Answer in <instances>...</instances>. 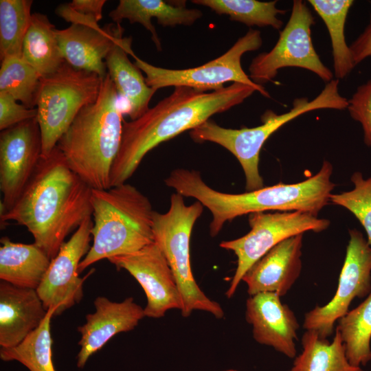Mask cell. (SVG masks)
<instances>
[{
	"label": "cell",
	"mask_w": 371,
	"mask_h": 371,
	"mask_svg": "<svg viewBox=\"0 0 371 371\" xmlns=\"http://www.w3.org/2000/svg\"><path fill=\"white\" fill-rule=\"evenodd\" d=\"M347 109L350 117L361 124L364 142L371 147V79L357 87Z\"/></svg>",
	"instance_id": "cell-33"
},
{
	"label": "cell",
	"mask_w": 371,
	"mask_h": 371,
	"mask_svg": "<svg viewBox=\"0 0 371 371\" xmlns=\"http://www.w3.org/2000/svg\"><path fill=\"white\" fill-rule=\"evenodd\" d=\"M245 319L252 326L258 343L273 348L289 358L296 355L299 323L293 311L272 292L249 295L246 302Z\"/></svg>",
	"instance_id": "cell-17"
},
{
	"label": "cell",
	"mask_w": 371,
	"mask_h": 371,
	"mask_svg": "<svg viewBox=\"0 0 371 371\" xmlns=\"http://www.w3.org/2000/svg\"><path fill=\"white\" fill-rule=\"evenodd\" d=\"M186 1H166L162 0H120L117 7L109 16L116 23L127 19L131 23L142 25L151 34V39L159 52L162 50L158 34L151 20L164 27L192 25L201 18L200 10L188 8Z\"/></svg>",
	"instance_id": "cell-21"
},
{
	"label": "cell",
	"mask_w": 371,
	"mask_h": 371,
	"mask_svg": "<svg viewBox=\"0 0 371 371\" xmlns=\"http://www.w3.org/2000/svg\"><path fill=\"white\" fill-rule=\"evenodd\" d=\"M131 43V36L120 37L106 56L105 64L118 95L127 102L126 113L134 120L149 109L157 91L147 85L141 70L129 60L128 55L134 54Z\"/></svg>",
	"instance_id": "cell-22"
},
{
	"label": "cell",
	"mask_w": 371,
	"mask_h": 371,
	"mask_svg": "<svg viewBox=\"0 0 371 371\" xmlns=\"http://www.w3.org/2000/svg\"><path fill=\"white\" fill-rule=\"evenodd\" d=\"M36 109H29L10 94L0 91L1 131L23 121L36 117Z\"/></svg>",
	"instance_id": "cell-34"
},
{
	"label": "cell",
	"mask_w": 371,
	"mask_h": 371,
	"mask_svg": "<svg viewBox=\"0 0 371 371\" xmlns=\"http://www.w3.org/2000/svg\"><path fill=\"white\" fill-rule=\"evenodd\" d=\"M117 269L127 271L142 287L147 300L145 317L161 318L170 309L183 308V300L170 265L159 245L108 260Z\"/></svg>",
	"instance_id": "cell-15"
},
{
	"label": "cell",
	"mask_w": 371,
	"mask_h": 371,
	"mask_svg": "<svg viewBox=\"0 0 371 371\" xmlns=\"http://www.w3.org/2000/svg\"><path fill=\"white\" fill-rule=\"evenodd\" d=\"M346 355L350 364L366 366L371 360V293L357 307L338 321Z\"/></svg>",
	"instance_id": "cell-27"
},
{
	"label": "cell",
	"mask_w": 371,
	"mask_h": 371,
	"mask_svg": "<svg viewBox=\"0 0 371 371\" xmlns=\"http://www.w3.org/2000/svg\"><path fill=\"white\" fill-rule=\"evenodd\" d=\"M41 77L22 57L1 60L0 91L5 92L29 109H35Z\"/></svg>",
	"instance_id": "cell-31"
},
{
	"label": "cell",
	"mask_w": 371,
	"mask_h": 371,
	"mask_svg": "<svg viewBox=\"0 0 371 371\" xmlns=\"http://www.w3.org/2000/svg\"><path fill=\"white\" fill-rule=\"evenodd\" d=\"M225 371H238V370H234V369H229V370H226Z\"/></svg>",
	"instance_id": "cell-37"
},
{
	"label": "cell",
	"mask_w": 371,
	"mask_h": 371,
	"mask_svg": "<svg viewBox=\"0 0 371 371\" xmlns=\"http://www.w3.org/2000/svg\"><path fill=\"white\" fill-rule=\"evenodd\" d=\"M332 173V164L324 161L317 173L300 183H279L240 194L216 190L204 182L199 172L186 168L174 169L164 181L176 192L194 198L210 211V234L214 237L227 221L245 214L274 210L317 216L328 204L335 187L330 180Z\"/></svg>",
	"instance_id": "cell-3"
},
{
	"label": "cell",
	"mask_w": 371,
	"mask_h": 371,
	"mask_svg": "<svg viewBox=\"0 0 371 371\" xmlns=\"http://www.w3.org/2000/svg\"><path fill=\"white\" fill-rule=\"evenodd\" d=\"M249 224L251 229L247 234L219 245L237 257V267L225 293L227 298L234 295L248 269L271 249L305 232H322L329 227L330 221L301 211L260 212L249 214Z\"/></svg>",
	"instance_id": "cell-11"
},
{
	"label": "cell",
	"mask_w": 371,
	"mask_h": 371,
	"mask_svg": "<svg viewBox=\"0 0 371 371\" xmlns=\"http://www.w3.org/2000/svg\"><path fill=\"white\" fill-rule=\"evenodd\" d=\"M106 0H73L68 3L75 11L94 18L98 22L102 19V9Z\"/></svg>",
	"instance_id": "cell-36"
},
{
	"label": "cell",
	"mask_w": 371,
	"mask_h": 371,
	"mask_svg": "<svg viewBox=\"0 0 371 371\" xmlns=\"http://www.w3.org/2000/svg\"><path fill=\"white\" fill-rule=\"evenodd\" d=\"M0 280L14 286L37 289L49 266L51 259L34 243L0 240Z\"/></svg>",
	"instance_id": "cell-23"
},
{
	"label": "cell",
	"mask_w": 371,
	"mask_h": 371,
	"mask_svg": "<svg viewBox=\"0 0 371 371\" xmlns=\"http://www.w3.org/2000/svg\"><path fill=\"white\" fill-rule=\"evenodd\" d=\"M47 311L36 289L0 282V346H17L43 322Z\"/></svg>",
	"instance_id": "cell-20"
},
{
	"label": "cell",
	"mask_w": 371,
	"mask_h": 371,
	"mask_svg": "<svg viewBox=\"0 0 371 371\" xmlns=\"http://www.w3.org/2000/svg\"><path fill=\"white\" fill-rule=\"evenodd\" d=\"M102 80L98 74L76 69L66 61L55 73L41 78L36 105L41 157L51 154L79 111L97 100Z\"/></svg>",
	"instance_id": "cell-8"
},
{
	"label": "cell",
	"mask_w": 371,
	"mask_h": 371,
	"mask_svg": "<svg viewBox=\"0 0 371 371\" xmlns=\"http://www.w3.org/2000/svg\"><path fill=\"white\" fill-rule=\"evenodd\" d=\"M194 4L209 8L219 15H227L229 19L249 27H268L280 30L283 22L278 15L286 10L276 7L277 1L257 0H192Z\"/></svg>",
	"instance_id": "cell-29"
},
{
	"label": "cell",
	"mask_w": 371,
	"mask_h": 371,
	"mask_svg": "<svg viewBox=\"0 0 371 371\" xmlns=\"http://www.w3.org/2000/svg\"><path fill=\"white\" fill-rule=\"evenodd\" d=\"M315 11L325 23L330 35L335 77L345 78L354 69L352 53L344 34L348 12L352 0H309Z\"/></svg>",
	"instance_id": "cell-26"
},
{
	"label": "cell",
	"mask_w": 371,
	"mask_h": 371,
	"mask_svg": "<svg viewBox=\"0 0 371 371\" xmlns=\"http://www.w3.org/2000/svg\"><path fill=\"white\" fill-rule=\"evenodd\" d=\"M124 30L120 23L106 24L103 27L71 24L65 29H56V36L68 64L94 72L103 79L107 74L105 58Z\"/></svg>",
	"instance_id": "cell-19"
},
{
	"label": "cell",
	"mask_w": 371,
	"mask_h": 371,
	"mask_svg": "<svg viewBox=\"0 0 371 371\" xmlns=\"http://www.w3.org/2000/svg\"><path fill=\"white\" fill-rule=\"evenodd\" d=\"M339 80H332L311 100L306 97L295 98L291 110L282 114L267 110L261 115L262 124L258 126L227 128L208 120L192 129L190 136L196 142L217 144L234 155L243 170L247 191L262 188L264 182L258 164L260 153L265 142L280 127L301 115L319 109H347L348 100L339 93Z\"/></svg>",
	"instance_id": "cell-6"
},
{
	"label": "cell",
	"mask_w": 371,
	"mask_h": 371,
	"mask_svg": "<svg viewBox=\"0 0 371 371\" xmlns=\"http://www.w3.org/2000/svg\"><path fill=\"white\" fill-rule=\"evenodd\" d=\"M32 0L0 1V59L22 57V47L29 28Z\"/></svg>",
	"instance_id": "cell-30"
},
{
	"label": "cell",
	"mask_w": 371,
	"mask_h": 371,
	"mask_svg": "<svg viewBox=\"0 0 371 371\" xmlns=\"http://www.w3.org/2000/svg\"><path fill=\"white\" fill-rule=\"evenodd\" d=\"M56 309L49 308L41 324L14 347L0 349L4 361L21 363L30 371H56L52 360L51 320Z\"/></svg>",
	"instance_id": "cell-28"
},
{
	"label": "cell",
	"mask_w": 371,
	"mask_h": 371,
	"mask_svg": "<svg viewBox=\"0 0 371 371\" xmlns=\"http://www.w3.org/2000/svg\"><path fill=\"white\" fill-rule=\"evenodd\" d=\"M315 18L306 3L293 1L291 13L279 38L269 52L254 58L249 66V77L262 86L271 81L284 67L302 68L316 74L326 83L333 80V73L321 60L311 38Z\"/></svg>",
	"instance_id": "cell-10"
},
{
	"label": "cell",
	"mask_w": 371,
	"mask_h": 371,
	"mask_svg": "<svg viewBox=\"0 0 371 371\" xmlns=\"http://www.w3.org/2000/svg\"><path fill=\"white\" fill-rule=\"evenodd\" d=\"M92 226V216H89L61 245L36 289L45 308L56 309L54 315L79 303L83 297V284L94 269L80 278L78 267L90 249Z\"/></svg>",
	"instance_id": "cell-13"
},
{
	"label": "cell",
	"mask_w": 371,
	"mask_h": 371,
	"mask_svg": "<svg viewBox=\"0 0 371 371\" xmlns=\"http://www.w3.org/2000/svg\"><path fill=\"white\" fill-rule=\"evenodd\" d=\"M350 240L339 275L336 293L323 306H316L304 316L303 326L327 338L334 332V325L348 312L355 297L371 293V246L361 232L349 230Z\"/></svg>",
	"instance_id": "cell-12"
},
{
	"label": "cell",
	"mask_w": 371,
	"mask_h": 371,
	"mask_svg": "<svg viewBox=\"0 0 371 371\" xmlns=\"http://www.w3.org/2000/svg\"><path fill=\"white\" fill-rule=\"evenodd\" d=\"M262 38L259 30L250 28L223 54L201 66L172 69L153 65L137 57L135 65L145 74L147 85L155 91L168 87H186L210 92L222 89L225 83L238 82L254 87L264 97L270 98L263 86L254 83L244 71L242 56L260 48Z\"/></svg>",
	"instance_id": "cell-9"
},
{
	"label": "cell",
	"mask_w": 371,
	"mask_h": 371,
	"mask_svg": "<svg viewBox=\"0 0 371 371\" xmlns=\"http://www.w3.org/2000/svg\"><path fill=\"white\" fill-rule=\"evenodd\" d=\"M355 66L371 56V14L370 21L363 32L350 46Z\"/></svg>",
	"instance_id": "cell-35"
},
{
	"label": "cell",
	"mask_w": 371,
	"mask_h": 371,
	"mask_svg": "<svg viewBox=\"0 0 371 371\" xmlns=\"http://www.w3.org/2000/svg\"><path fill=\"white\" fill-rule=\"evenodd\" d=\"M93 244L80 262L79 274L103 259L135 252L154 242V210L137 188L123 183L92 189Z\"/></svg>",
	"instance_id": "cell-5"
},
{
	"label": "cell",
	"mask_w": 371,
	"mask_h": 371,
	"mask_svg": "<svg viewBox=\"0 0 371 371\" xmlns=\"http://www.w3.org/2000/svg\"><path fill=\"white\" fill-rule=\"evenodd\" d=\"M303 234L290 237L271 249L243 276L247 293L253 295L272 292L282 297L299 278L302 271Z\"/></svg>",
	"instance_id": "cell-18"
},
{
	"label": "cell",
	"mask_w": 371,
	"mask_h": 371,
	"mask_svg": "<svg viewBox=\"0 0 371 371\" xmlns=\"http://www.w3.org/2000/svg\"><path fill=\"white\" fill-rule=\"evenodd\" d=\"M351 181L354 184L352 190L332 194L330 201L346 208L355 216L364 228L371 246V176L364 179L361 172H355L351 176Z\"/></svg>",
	"instance_id": "cell-32"
},
{
	"label": "cell",
	"mask_w": 371,
	"mask_h": 371,
	"mask_svg": "<svg viewBox=\"0 0 371 371\" xmlns=\"http://www.w3.org/2000/svg\"><path fill=\"white\" fill-rule=\"evenodd\" d=\"M91 191L56 146L48 157L41 158L19 199L1 214V223L14 221L25 227L34 243L52 260L66 237L92 216Z\"/></svg>",
	"instance_id": "cell-1"
},
{
	"label": "cell",
	"mask_w": 371,
	"mask_h": 371,
	"mask_svg": "<svg viewBox=\"0 0 371 371\" xmlns=\"http://www.w3.org/2000/svg\"><path fill=\"white\" fill-rule=\"evenodd\" d=\"M302 345V351L295 357L291 371H365L350 363L337 329L331 342L306 330Z\"/></svg>",
	"instance_id": "cell-25"
},
{
	"label": "cell",
	"mask_w": 371,
	"mask_h": 371,
	"mask_svg": "<svg viewBox=\"0 0 371 371\" xmlns=\"http://www.w3.org/2000/svg\"><path fill=\"white\" fill-rule=\"evenodd\" d=\"M42 139L36 117L1 131V214L19 199L41 160Z\"/></svg>",
	"instance_id": "cell-14"
},
{
	"label": "cell",
	"mask_w": 371,
	"mask_h": 371,
	"mask_svg": "<svg viewBox=\"0 0 371 371\" xmlns=\"http://www.w3.org/2000/svg\"><path fill=\"white\" fill-rule=\"evenodd\" d=\"M122 124L118 93L107 73L97 100L79 111L56 145L69 168L91 189L111 188Z\"/></svg>",
	"instance_id": "cell-4"
},
{
	"label": "cell",
	"mask_w": 371,
	"mask_h": 371,
	"mask_svg": "<svg viewBox=\"0 0 371 371\" xmlns=\"http://www.w3.org/2000/svg\"><path fill=\"white\" fill-rule=\"evenodd\" d=\"M203 207L198 201L188 205L181 194H172L168 212L161 214L154 211V241L164 253L177 282L183 300L182 316L188 317L194 311H202L222 319V307L203 293L192 271L191 234Z\"/></svg>",
	"instance_id": "cell-7"
},
{
	"label": "cell",
	"mask_w": 371,
	"mask_h": 371,
	"mask_svg": "<svg viewBox=\"0 0 371 371\" xmlns=\"http://www.w3.org/2000/svg\"><path fill=\"white\" fill-rule=\"evenodd\" d=\"M22 58L41 78L49 76L65 61L56 36V29L48 16L34 12L25 36Z\"/></svg>",
	"instance_id": "cell-24"
},
{
	"label": "cell",
	"mask_w": 371,
	"mask_h": 371,
	"mask_svg": "<svg viewBox=\"0 0 371 371\" xmlns=\"http://www.w3.org/2000/svg\"><path fill=\"white\" fill-rule=\"evenodd\" d=\"M255 91L254 87L238 82L210 92L177 87L137 119L123 120L121 144L111 168V187L125 183L144 156L161 143L243 103Z\"/></svg>",
	"instance_id": "cell-2"
},
{
	"label": "cell",
	"mask_w": 371,
	"mask_h": 371,
	"mask_svg": "<svg viewBox=\"0 0 371 371\" xmlns=\"http://www.w3.org/2000/svg\"><path fill=\"white\" fill-rule=\"evenodd\" d=\"M95 311L85 316L86 322L77 330L80 333L77 367L83 368L88 359L115 335L133 330L145 317L144 309L132 297L113 302L104 296L93 302Z\"/></svg>",
	"instance_id": "cell-16"
}]
</instances>
